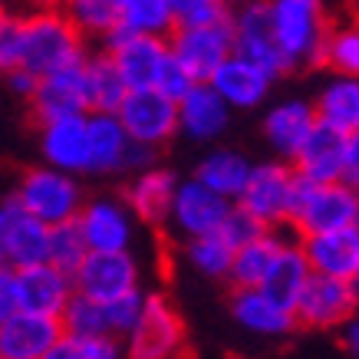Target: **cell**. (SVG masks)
Masks as SVG:
<instances>
[{
	"label": "cell",
	"mask_w": 359,
	"mask_h": 359,
	"mask_svg": "<svg viewBox=\"0 0 359 359\" xmlns=\"http://www.w3.org/2000/svg\"><path fill=\"white\" fill-rule=\"evenodd\" d=\"M89 56V40L69 20L63 7L20 11V56L17 66L33 76H46L63 66H76Z\"/></svg>",
	"instance_id": "6da1fadb"
},
{
	"label": "cell",
	"mask_w": 359,
	"mask_h": 359,
	"mask_svg": "<svg viewBox=\"0 0 359 359\" xmlns=\"http://www.w3.org/2000/svg\"><path fill=\"white\" fill-rule=\"evenodd\" d=\"M273 33L297 69H320V53L330 30L327 0H267Z\"/></svg>",
	"instance_id": "7a4b0ae2"
},
{
	"label": "cell",
	"mask_w": 359,
	"mask_h": 359,
	"mask_svg": "<svg viewBox=\"0 0 359 359\" xmlns=\"http://www.w3.org/2000/svg\"><path fill=\"white\" fill-rule=\"evenodd\" d=\"M300 185V175L294 172V165L287 158H261L250 165V175L234 205L244 208L250 218L261 228L283 231L290 224V211H294V195Z\"/></svg>",
	"instance_id": "3957f363"
},
{
	"label": "cell",
	"mask_w": 359,
	"mask_h": 359,
	"mask_svg": "<svg viewBox=\"0 0 359 359\" xmlns=\"http://www.w3.org/2000/svg\"><path fill=\"white\" fill-rule=\"evenodd\" d=\"M13 198L27 215H33V218H40L43 224L53 228V224H63V221H76L79 208L86 201V188L79 182V175L43 162L20 175Z\"/></svg>",
	"instance_id": "277c9868"
},
{
	"label": "cell",
	"mask_w": 359,
	"mask_h": 359,
	"mask_svg": "<svg viewBox=\"0 0 359 359\" xmlns=\"http://www.w3.org/2000/svg\"><path fill=\"white\" fill-rule=\"evenodd\" d=\"M297 238L313 231L359 228V188L349 182H304L297 185L290 224Z\"/></svg>",
	"instance_id": "5b68a950"
},
{
	"label": "cell",
	"mask_w": 359,
	"mask_h": 359,
	"mask_svg": "<svg viewBox=\"0 0 359 359\" xmlns=\"http://www.w3.org/2000/svg\"><path fill=\"white\" fill-rule=\"evenodd\" d=\"M185 343V320L175 310V304L158 290H145L139 316L122 337L126 359H182Z\"/></svg>",
	"instance_id": "8992f818"
},
{
	"label": "cell",
	"mask_w": 359,
	"mask_h": 359,
	"mask_svg": "<svg viewBox=\"0 0 359 359\" xmlns=\"http://www.w3.org/2000/svg\"><path fill=\"white\" fill-rule=\"evenodd\" d=\"M359 310V290L349 277L310 273L306 287L294 300V316L300 330L333 333Z\"/></svg>",
	"instance_id": "52a82bcc"
},
{
	"label": "cell",
	"mask_w": 359,
	"mask_h": 359,
	"mask_svg": "<svg viewBox=\"0 0 359 359\" xmlns=\"http://www.w3.org/2000/svg\"><path fill=\"white\" fill-rule=\"evenodd\" d=\"M116 116H119L122 129L129 132V139L139 145L162 152L168 142L178 139V102L155 86L129 89Z\"/></svg>",
	"instance_id": "ba28073f"
},
{
	"label": "cell",
	"mask_w": 359,
	"mask_h": 359,
	"mask_svg": "<svg viewBox=\"0 0 359 359\" xmlns=\"http://www.w3.org/2000/svg\"><path fill=\"white\" fill-rule=\"evenodd\" d=\"M172 56L185 66L198 83H208L231 53H234V36H231V13L208 23H185L168 33Z\"/></svg>",
	"instance_id": "9c48e42d"
},
{
	"label": "cell",
	"mask_w": 359,
	"mask_h": 359,
	"mask_svg": "<svg viewBox=\"0 0 359 359\" xmlns=\"http://www.w3.org/2000/svg\"><path fill=\"white\" fill-rule=\"evenodd\" d=\"M142 277L145 271L135 250H89L73 271V287L76 294H86L93 300H116L145 290Z\"/></svg>",
	"instance_id": "30bf717a"
},
{
	"label": "cell",
	"mask_w": 359,
	"mask_h": 359,
	"mask_svg": "<svg viewBox=\"0 0 359 359\" xmlns=\"http://www.w3.org/2000/svg\"><path fill=\"white\" fill-rule=\"evenodd\" d=\"M231 208H234V201H228L218 191H211L205 182H198L195 175H188V178H178L165 228H168V234L175 241L211 234V231H221Z\"/></svg>",
	"instance_id": "8fae6325"
},
{
	"label": "cell",
	"mask_w": 359,
	"mask_h": 359,
	"mask_svg": "<svg viewBox=\"0 0 359 359\" xmlns=\"http://www.w3.org/2000/svg\"><path fill=\"white\" fill-rule=\"evenodd\" d=\"M231 36H234V53L261 63L277 79L294 73V66H290L277 33H273L267 0H250L244 7H234L231 11Z\"/></svg>",
	"instance_id": "7c38bea8"
},
{
	"label": "cell",
	"mask_w": 359,
	"mask_h": 359,
	"mask_svg": "<svg viewBox=\"0 0 359 359\" xmlns=\"http://www.w3.org/2000/svg\"><path fill=\"white\" fill-rule=\"evenodd\" d=\"M76 228L83 231L89 250H135L142 221L122 195H96L83 201Z\"/></svg>",
	"instance_id": "4fadbf2b"
},
{
	"label": "cell",
	"mask_w": 359,
	"mask_h": 359,
	"mask_svg": "<svg viewBox=\"0 0 359 359\" xmlns=\"http://www.w3.org/2000/svg\"><path fill=\"white\" fill-rule=\"evenodd\" d=\"M99 50H106L109 60L116 63L119 76L126 79L129 89H145L158 83L165 60L172 56L168 36H152V33H129V30H116L99 43Z\"/></svg>",
	"instance_id": "5bb4252c"
},
{
	"label": "cell",
	"mask_w": 359,
	"mask_h": 359,
	"mask_svg": "<svg viewBox=\"0 0 359 359\" xmlns=\"http://www.w3.org/2000/svg\"><path fill=\"white\" fill-rule=\"evenodd\" d=\"M231 320L238 323L244 333L261 339H287L297 327V316L290 304H280L261 287H231L228 300Z\"/></svg>",
	"instance_id": "9a60e30c"
},
{
	"label": "cell",
	"mask_w": 359,
	"mask_h": 359,
	"mask_svg": "<svg viewBox=\"0 0 359 359\" xmlns=\"http://www.w3.org/2000/svg\"><path fill=\"white\" fill-rule=\"evenodd\" d=\"M208 83L215 86V93H218L234 112H254L271 102L277 76H273L271 69H264L261 63L248 60V56L231 53L228 60L211 73Z\"/></svg>",
	"instance_id": "2e32d148"
},
{
	"label": "cell",
	"mask_w": 359,
	"mask_h": 359,
	"mask_svg": "<svg viewBox=\"0 0 359 359\" xmlns=\"http://www.w3.org/2000/svg\"><path fill=\"white\" fill-rule=\"evenodd\" d=\"M313 129H316L313 99L304 96L277 99L261 116V139L267 145V152L277 155V158H287V162L300 152V145L310 139Z\"/></svg>",
	"instance_id": "e0dca14e"
},
{
	"label": "cell",
	"mask_w": 359,
	"mask_h": 359,
	"mask_svg": "<svg viewBox=\"0 0 359 359\" xmlns=\"http://www.w3.org/2000/svg\"><path fill=\"white\" fill-rule=\"evenodd\" d=\"M231 116H234V109L215 93L211 83H195L178 99V135L191 145L208 149L228 135Z\"/></svg>",
	"instance_id": "ac0fdd59"
},
{
	"label": "cell",
	"mask_w": 359,
	"mask_h": 359,
	"mask_svg": "<svg viewBox=\"0 0 359 359\" xmlns=\"http://www.w3.org/2000/svg\"><path fill=\"white\" fill-rule=\"evenodd\" d=\"M13 294H17V310L60 316L69 304V297L76 294V287H73V273L69 271H63V267H56L50 261H40L13 271Z\"/></svg>",
	"instance_id": "d6986e66"
},
{
	"label": "cell",
	"mask_w": 359,
	"mask_h": 359,
	"mask_svg": "<svg viewBox=\"0 0 359 359\" xmlns=\"http://www.w3.org/2000/svg\"><path fill=\"white\" fill-rule=\"evenodd\" d=\"M46 250H50V224L27 215L17 205V198L0 201V254H4V264L11 271L30 267V264L46 261Z\"/></svg>",
	"instance_id": "ffe728a7"
},
{
	"label": "cell",
	"mask_w": 359,
	"mask_h": 359,
	"mask_svg": "<svg viewBox=\"0 0 359 359\" xmlns=\"http://www.w3.org/2000/svg\"><path fill=\"white\" fill-rule=\"evenodd\" d=\"M40 135V155L46 165H56L63 172H73L86 178L89 165V135H86V112L76 116H60V119H46L36 126Z\"/></svg>",
	"instance_id": "44dd1931"
},
{
	"label": "cell",
	"mask_w": 359,
	"mask_h": 359,
	"mask_svg": "<svg viewBox=\"0 0 359 359\" xmlns=\"http://www.w3.org/2000/svg\"><path fill=\"white\" fill-rule=\"evenodd\" d=\"M86 135H89V178H116L129 172L132 139L122 129L116 112H86Z\"/></svg>",
	"instance_id": "7402d4cb"
},
{
	"label": "cell",
	"mask_w": 359,
	"mask_h": 359,
	"mask_svg": "<svg viewBox=\"0 0 359 359\" xmlns=\"http://www.w3.org/2000/svg\"><path fill=\"white\" fill-rule=\"evenodd\" d=\"M63 337L60 316L13 310L0 323V359H43Z\"/></svg>",
	"instance_id": "603a6c76"
},
{
	"label": "cell",
	"mask_w": 359,
	"mask_h": 359,
	"mask_svg": "<svg viewBox=\"0 0 359 359\" xmlns=\"http://www.w3.org/2000/svg\"><path fill=\"white\" fill-rule=\"evenodd\" d=\"M175 188H178V175H175L168 165L155 162V165H149V168H139V172L129 175L122 198H126V205L135 211V218H139L145 228H165Z\"/></svg>",
	"instance_id": "cb8c5ba5"
},
{
	"label": "cell",
	"mask_w": 359,
	"mask_h": 359,
	"mask_svg": "<svg viewBox=\"0 0 359 359\" xmlns=\"http://www.w3.org/2000/svg\"><path fill=\"white\" fill-rule=\"evenodd\" d=\"M30 112H33V119H36V126L46 119H60V116L89 112L83 63L63 66V69L36 79V89H33V96H30Z\"/></svg>",
	"instance_id": "d4e9b609"
},
{
	"label": "cell",
	"mask_w": 359,
	"mask_h": 359,
	"mask_svg": "<svg viewBox=\"0 0 359 359\" xmlns=\"http://www.w3.org/2000/svg\"><path fill=\"white\" fill-rule=\"evenodd\" d=\"M346 135L316 122L310 139L300 145V152L290 158L294 172L304 182H339L343 178V152H346Z\"/></svg>",
	"instance_id": "484cf974"
},
{
	"label": "cell",
	"mask_w": 359,
	"mask_h": 359,
	"mask_svg": "<svg viewBox=\"0 0 359 359\" xmlns=\"http://www.w3.org/2000/svg\"><path fill=\"white\" fill-rule=\"evenodd\" d=\"M297 241H300L313 273H330V277H349L353 273V264L359 257V228L313 231V234H300Z\"/></svg>",
	"instance_id": "4316f807"
},
{
	"label": "cell",
	"mask_w": 359,
	"mask_h": 359,
	"mask_svg": "<svg viewBox=\"0 0 359 359\" xmlns=\"http://www.w3.org/2000/svg\"><path fill=\"white\" fill-rule=\"evenodd\" d=\"M250 165H254V158H248L241 149H231V145H218L215 142L198 158L191 175H195L198 182H205L211 191L224 195L228 201H238L241 188H244V182H248V175H250Z\"/></svg>",
	"instance_id": "83f0119b"
},
{
	"label": "cell",
	"mask_w": 359,
	"mask_h": 359,
	"mask_svg": "<svg viewBox=\"0 0 359 359\" xmlns=\"http://www.w3.org/2000/svg\"><path fill=\"white\" fill-rule=\"evenodd\" d=\"M316 122H323L337 132H356L359 129V79L327 73L313 96Z\"/></svg>",
	"instance_id": "f1b7e54d"
},
{
	"label": "cell",
	"mask_w": 359,
	"mask_h": 359,
	"mask_svg": "<svg viewBox=\"0 0 359 359\" xmlns=\"http://www.w3.org/2000/svg\"><path fill=\"white\" fill-rule=\"evenodd\" d=\"M310 264H306V254L300 248V241L297 238H283L280 250H277V257L271 261L267 273H264L261 280V290H267L271 297H277L280 304H290L300 297V290L306 287L310 280Z\"/></svg>",
	"instance_id": "f546056e"
},
{
	"label": "cell",
	"mask_w": 359,
	"mask_h": 359,
	"mask_svg": "<svg viewBox=\"0 0 359 359\" xmlns=\"http://www.w3.org/2000/svg\"><path fill=\"white\" fill-rule=\"evenodd\" d=\"M280 244H283V231L273 228H264L254 238L241 241L234 248V257H231V273H228L231 287H261L264 273L277 257Z\"/></svg>",
	"instance_id": "4dcf8cb0"
},
{
	"label": "cell",
	"mask_w": 359,
	"mask_h": 359,
	"mask_svg": "<svg viewBox=\"0 0 359 359\" xmlns=\"http://www.w3.org/2000/svg\"><path fill=\"white\" fill-rule=\"evenodd\" d=\"M83 76H86V102L89 112H116L119 102L126 99L129 86L119 76L116 63L109 60L106 50H89L83 60Z\"/></svg>",
	"instance_id": "1f68e13d"
},
{
	"label": "cell",
	"mask_w": 359,
	"mask_h": 359,
	"mask_svg": "<svg viewBox=\"0 0 359 359\" xmlns=\"http://www.w3.org/2000/svg\"><path fill=\"white\" fill-rule=\"evenodd\" d=\"M182 257H185V264L198 277H205V280H228L234 244L221 231H211V234H198V238L182 241Z\"/></svg>",
	"instance_id": "d6a6232c"
},
{
	"label": "cell",
	"mask_w": 359,
	"mask_h": 359,
	"mask_svg": "<svg viewBox=\"0 0 359 359\" xmlns=\"http://www.w3.org/2000/svg\"><path fill=\"white\" fill-rule=\"evenodd\" d=\"M320 69L359 79V17L330 23L323 53H320Z\"/></svg>",
	"instance_id": "836d02e7"
},
{
	"label": "cell",
	"mask_w": 359,
	"mask_h": 359,
	"mask_svg": "<svg viewBox=\"0 0 359 359\" xmlns=\"http://www.w3.org/2000/svg\"><path fill=\"white\" fill-rule=\"evenodd\" d=\"M116 13H119V30L152 33V36H168L175 30L168 0H116Z\"/></svg>",
	"instance_id": "e575fe53"
},
{
	"label": "cell",
	"mask_w": 359,
	"mask_h": 359,
	"mask_svg": "<svg viewBox=\"0 0 359 359\" xmlns=\"http://www.w3.org/2000/svg\"><path fill=\"white\" fill-rule=\"evenodd\" d=\"M63 11L69 13V20L76 23L89 43H102L119 27L116 0H66Z\"/></svg>",
	"instance_id": "d590c367"
},
{
	"label": "cell",
	"mask_w": 359,
	"mask_h": 359,
	"mask_svg": "<svg viewBox=\"0 0 359 359\" xmlns=\"http://www.w3.org/2000/svg\"><path fill=\"white\" fill-rule=\"evenodd\" d=\"M43 359H126V353L122 339L116 337H79L63 330V337L56 339Z\"/></svg>",
	"instance_id": "8d00e7d4"
},
{
	"label": "cell",
	"mask_w": 359,
	"mask_h": 359,
	"mask_svg": "<svg viewBox=\"0 0 359 359\" xmlns=\"http://www.w3.org/2000/svg\"><path fill=\"white\" fill-rule=\"evenodd\" d=\"M60 323H63L66 333H79V337H109V327H106V304L102 300H93L86 294H73L66 310L60 313Z\"/></svg>",
	"instance_id": "74e56055"
},
{
	"label": "cell",
	"mask_w": 359,
	"mask_h": 359,
	"mask_svg": "<svg viewBox=\"0 0 359 359\" xmlns=\"http://www.w3.org/2000/svg\"><path fill=\"white\" fill-rule=\"evenodd\" d=\"M89 254L86 248V238L83 231L76 228V221H63V224H53L50 228V250H46V261L63 267V271H76L83 257Z\"/></svg>",
	"instance_id": "f35d334b"
},
{
	"label": "cell",
	"mask_w": 359,
	"mask_h": 359,
	"mask_svg": "<svg viewBox=\"0 0 359 359\" xmlns=\"http://www.w3.org/2000/svg\"><path fill=\"white\" fill-rule=\"evenodd\" d=\"M142 300H145V290H135V294L116 297V300H102L106 304V327H109V337L122 339L132 330L135 316L142 310Z\"/></svg>",
	"instance_id": "ab89813d"
},
{
	"label": "cell",
	"mask_w": 359,
	"mask_h": 359,
	"mask_svg": "<svg viewBox=\"0 0 359 359\" xmlns=\"http://www.w3.org/2000/svg\"><path fill=\"white\" fill-rule=\"evenodd\" d=\"M20 56V11L0 7V73L17 66Z\"/></svg>",
	"instance_id": "60d3db41"
},
{
	"label": "cell",
	"mask_w": 359,
	"mask_h": 359,
	"mask_svg": "<svg viewBox=\"0 0 359 359\" xmlns=\"http://www.w3.org/2000/svg\"><path fill=\"white\" fill-rule=\"evenodd\" d=\"M168 4H172L175 27H185V23H208V20H218V17L231 13L221 0H168Z\"/></svg>",
	"instance_id": "b9f144b4"
},
{
	"label": "cell",
	"mask_w": 359,
	"mask_h": 359,
	"mask_svg": "<svg viewBox=\"0 0 359 359\" xmlns=\"http://www.w3.org/2000/svg\"><path fill=\"white\" fill-rule=\"evenodd\" d=\"M195 83H198V79L188 73L185 66L178 63L175 56H168V60H165V66H162V73H158V83H155V89H162L165 96H172L175 102H178V99L185 96V93L195 86Z\"/></svg>",
	"instance_id": "7bdbcfd3"
},
{
	"label": "cell",
	"mask_w": 359,
	"mask_h": 359,
	"mask_svg": "<svg viewBox=\"0 0 359 359\" xmlns=\"http://www.w3.org/2000/svg\"><path fill=\"white\" fill-rule=\"evenodd\" d=\"M257 231H264L261 224H257V221L250 218L248 211H244V208H231L228 211V218H224V224H221V234H224V238L231 241V244H234V248H238L241 241H248V238H254V234H257Z\"/></svg>",
	"instance_id": "ee69618b"
},
{
	"label": "cell",
	"mask_w": 359,
	"mask_h": 359,
	"mask_svg": "<svg viewBox=\"0 0 359 359\" xmlns=\"http://www.w3.org/2000/svg\"><path fill=\"white\" fill-rule=\"evenodd\" d=\"M4 76H7V86H11L13 96H20L23 102H30L33 89H36V79L40 76H33L30 69H23V66H13V69H7Z\"/></svg>",
	"instance_id": "f6af8a7d"
},
{
	"label": "cell",
	"mask_w": 359,
	"mask_h": 359,
	"mask_svg": "<svg viewBox=\"0 0 359 359\" xmlns=\"http://www.w3.org/2000/svg\"><path fill=\"white\" fill-rule=\"evenodd\" d=\"M343 182L359 188V129L346 135V152H343Z\"/></svg>",
	"instance_id": "bcb514c9"
},
{
	"label": "cell",
	"mask_w": 359,
	"mask_h": 359,
	"mask_svg": "<svg viewBox=\"0 0 359 359\" xmlns=\"http://www.w3.org/2000/svg\"><path fill=\"white\" fill-rule=\"evenodd\" d=\"M339 346H343L346 359H359V310L339 327Z\"/></svg>",
	"instance_id": "7dc6e473"
},
{
	"label": "cell",
	"mask_w": 359,
	"mask_h": 359,
	"mask_svg": "<svg viewBox=\"0 0 359 359\" xmlns=\"http://www.w3.org/2000/svg\"><path fill=\"white\" fill-rule=\"evenodd\" d=\"M17 310V294H13V271L4 267L0 271V323Z\"/></svg>",
	"instance_id": "c3c4849f"
},
{
	"label": "cell",
	"mask_w": 359,
	"mask_h": 359,
	"mask_svg": "<svg viewBox=\"0 0 359 359\" xmlns=\"http://www.w3.org/2000/svg\"><path fill=\"white\" fill-rule=\"evenodd\" d=\"M23 11H43V7H63L66 0H20Z\"/></svg>",
	"instance_id": "681fc988"
},
{
	"label": "cell",
	"mask_w": 359,
	"mask_h": 359,
	"mask_svg": "<svg viewBox=\"0 0 359 359\" xmlns=\"http://www.w3.org/2000/svg\"><path fill=\"white\" fill-rule=\"evenodd\" d=\"M349 280H353V287L359 290V257H356V264H353V273H349Z\"/></svg>",
	"instance_id": "f907efd6"
},
{
	"label": "cell",
	"mask_w": 359,
	"mask_h": 359,
	"mask_svg": "<svg viewBox=\"0 0 359 359\" xmlns=\"http://www.w3.org/2000/svg\"><path fill=\"white\" fill-rule=\"evenodd\" d=\"M228 11H234V7H244V4H250V0H221Z\"/></svg>",
	"instance_id": "816d5d0a"
},
{
	"label": "cell",
	"mask_w": 359,
	"mask_h": 359,
	"mask_svg": "<svg viewBox=\"0 0 359 359\" xmlns=\"http://www.w3.org/2000/svg\"><path fill=\"white\" fill-rule=\"evenodd\" d=\"M4 267H7V264H4V254H0V271H4Z\"/></svg>",
	"instance_id": "f5cc1de1"
},
{
	"label": "cell",
	"mask_w": 359,
	"mask_h": 359,
	"mask_svg": "<svg viewBox=\"0 0 359 359\" xmlns=\"http://www.w3.org/2000/svg\"><path fill=\"white\" fill-rule=\"evenodd\" d=\"M0 7H4V0H0Z\"/></svg>",
	"instance_id": "db71d44e"
}]
</instances>
